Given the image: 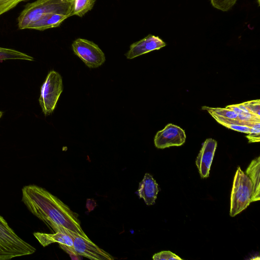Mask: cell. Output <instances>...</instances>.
Segmentation results:
<instances>
[{"label": "cell", "mask_w": 260, "mask_h": 260, "mask_svg": "<svg viewBox=\"0 0 260 260\" xmlns=\"http://www.w3.org/2000/svg\"><path fill=\"white\" fill-rule=\"evenodd\" d=\"M217 145V141L212 138L207 139L202 144L197 157L196 164L199 173L203 178L209 176Z\"/></svg>", "instance_id": "10"}, {"label": "cell", "mask_w": 260, "mask_h": 260, "mask_svg": "<svg viewBox=\"0 0 260 260\" xmlns=\"http://www.w3.org/2000/svg\"><path fill=\"white\" fill-rule=\"evenodd\" d=\"M73 247L80 256L94 260H113L109 253L98 247L91 240L79 236H72Z\"/></svg>", "instance_id": "8"}, {"label": "cell", "mask_w": 260, "mask_h": 260, "mask_svg": "<svg viewBox=\"0 0 260 260\" xmlns=\"http://www.w3.org/2000/svg\"><path fill=\"white\" fill-rule=\"evenodd\" d=\"M212 6L223 12L230 10L237 0H210Z\"/></svg>", "instance_id": "19"}, {"label": "cell", "mask_w": 260, "mask_h": 260, "mask_svg": "<svg viewBox=\"0 0 260 260\" xmlns=\"http://www.w3.org/2000/svg\"><path fill=\"white\" fill-rule=\"evenodd\" d=\"M152 258L154 260H182L180 257L170 251H163L155 253Z\"/></svg>", "instance_id": "23"}, {"label": "cell", "mask_w": 260, "mask_h": 260, "mask_svg": "<svg viewBox=\"0 0 260 260\" xmlns=\"http://www.w3.org/2000/svg\"><path fill=\"white\" fill-rule=\"evenodd\" d=\"M158 191V184L155 180L150 174L146 173L139 184L138 194L140 198L143 199L146 205H153Z\"/></svg>", "instance_id": "11"}, {"label": "cell", "mask_w": 260, "mask_h": 260, "mask_svg": "<svg viewBox=\"0 0 260 260\" xmlns=\"http://www.w3.org/2000/svg\"><path fill=\"white\" fill-rule=\"evenodd\" d=\"M202 109L207 110L210 115H215L229 119H238L237 114L228 108H211L202 107Z\"/></svg>", "instance_id": "18"}, {"label": "cell", "mask_w": 260, "mask_h": 260, "mask_svg": "<svg viewBox=\"0 0 260 260\" xmlns=\"http://www.w3.org/2000/svg\"><path fill=\"white\" fill-rule=\"evenodd\" d=\"M70 17V14L62 12H53L46 15L31 24L28 29L44 30L59 26L61 23Z\"/></svg>", "instance_id": "12"}, {"label": "cell", "mask_w": 260, "mask_h": 260, "mask_svg": "<svg viewBox=\"0 0 260 260\" xmlns=\"http://www.w3.org/2000/svg\"><path fill=\"white\" fill-rule=\"evenodd\" d=\"M242 104L252 114L260 117V101L252 100L242 103Z\"/></svg>", "instance_id": "24"}, {"label": "cell", "mask_w": 260, "mask_h": 260, "mask_svg": "<svg viewBox=\"0 0 260 260\" xmlns=\"http://www.w3.org/2000/svg\"><path fill=\"white\" fill-rule=\"evenodd\" d=\"M252 185L249 178L237 168L231 196L230 216L234 217L246 209L251 203Z\"/></svg>", "instance_id": "4"}, {"label": "cell", "mask_w": 260, "mask_h": 260, "mask_svg": "<svg viewBox=\"0 0 260 260\" xmlns=\"http://www.w3.org/2000/svg\"><path fill=\"white\" fill-rule=\"evenodd\" d=\"M221 125L229 128L239 132L249 134L250 131V127L243 125L237 124L233 122L216 121Z\"/></svg>", "instance_id": "22"}, {"label": "cell", "mask_w": 260, "mask_h": 260, "mask_svg": "<svg viewBox=\"0 0 260 260\" xmlns=\"http://www.w3.org/2000/svg\"><path fill=\"white\" fill-rule=\"evenodd\" d=\"M27 0H0V16Z\"/></svg>", "instance_id": "21"}, {"label": "cell", "mask_w": 260, "mask_h": 260, "mask_svg": "<svg viewBox=\"0 0 260 260\" xmlns=\"http://www.w3.org/2000/svg\"><path fill=\"white\" fill-rule=\"evenodd\" d=\"M260 157L253 159L246 170V175L249 178L252 185L251 202L260 199Z\"/></svg>", "instance_id": "13"}, {"label": "cell", "mask_w": 260, "mask_h": 260, "mask_svg": "<svg viewBox=\"0 0 260 260\" xmlns=\"http://www.w3.org/2000/svg\"><path fill=\"white\" fill-rule=\"evenodd\" d=\"M34 236L39 242L44 247L53 243L73 246V240L69 235L60 232L53 234H47L40 232L34 233Z\"/></svg>", "instance_id": "14"}, {"label": "cell", "mask_w": 260, "mask_h": 260, "mask_svg": "<svg viewBox=\"0 0 260 260\" xmlns=\"http://www.w3.org/2000/svg\"><path fill=\"white\" fill-rule=\"evenodd\" d=\"M249 143L258 142L260 140V122H254L250 127V131L246 136Z\"/></svg>", "instance_id": "20"}, {"label": "cell", "mask_w": 260, "mask_h": 260, "mask_svg": "<svg viewBox=\"0 0 260 260\" xmlns=\"http://www.w3.org/2000/svg\"><path fill=\"white\" fill-rule=\"evenodd\" d=\"M74 53L90 68H96L105 61L104 52L94 43L78 38L72 45Z\"/></svg>", "instance_id": "6"}, {"label": "cell", "mask_w": 260, "mask_h": 260, "mask_svg": "<svg viewBox=\"0 0 260 260\" xmlns=\"http://www.w3.org/2000/svg\"><path fill=\"white\" fill-rule=\"evenodd\" d=\"M36 249L22 239L0 215V260L29 255Z\"/></svg>", "instance_id": "3"}, {"label": "cell", "mask_w": 260, "mask_h": 260, "mask_svg": "<svg viewBox=\"0 0 260 260\" xmlns=\"http://www.w3.org/2000/svg\"><path fill=\"white\" fill-rule=\"evenodd\" d=\"M62 90L61 76L56 71H50L41 86L39 99L42 112L45 116L53 112Z\"/></svg>", "instance_id": "5"}, {"label": "cell", "mask_w": 260, "mask_h": 260, "mask_svg": "<svg viewBox=\"0 0 260 260\" xmlns=\"http://www.w3.org/2000/svg\"><path fill=\"white\" fill-rule=\"evenodd\" d=\"M21 201L29 212L54 233L90 240L81 228L78 215L46 189L36 185L24 186Z\"/></svg>", "instance_id": "1"}, {"label": "cell", "mask_w": 260, "mask_h": 260, "mask_svg": "<svg viewBox=\"0 0 260 260\" xmlns=\"http://www.w3.org/2000/svg\"><path fill=\"white\" fill-rule=\"evenodd\" d=\"M2 115H3V112L0 111V118L2 117Z\"/></svg>", "instance_id": "26"}, {"label": "cell", "mask_w": 260, "mask_h": 260, "mask_svg": "<svg viewBox=\"0 0 260 260\" xmlns=\"http://www.w3.org/2000/svg\"><path fill=\"white\" fill-rule=\"evenodd\" d=\"M71 5L72 0H37L27 4L18 17V28L28 29L40 18L51 13L70 14Z\"/></svg>", "instance_id": "2"}, {"label": "cell", "mask_w": 260, "mask_h": 260, "mask_svg": "<svg viewBox=\"0 0 260 260\" xmlns=\"http://www.w3.org/2000/svg\"><path fill=\"white\" fill-rule=\"evenodd\" d=\"M166 45V43L159 37L148 35L131 44L129 50L125 55L127 59H133L150 51L158 50Z\"/></svg>", "instance_id": "9"}, {"label": "cell", "mask_w": 260, "mask_h": 260, "mask_svg": "<svg viewBox=\"0 0 260 260\" xmlns=\"http://www.w3.org/2000/svg\"><path fill=\"white\" fill-rule=\"evenodd\" d=\"M186 138L184 129L179 126L169 123L162 129L157 132L154 138V143L156 148L164 149L183 145Z\"/></svg>", "instance_id": "7"}, {"label": "cell", "mask_w": 260, "mask_h": 260, "mask_svg": "<svg viewBox=\"0 0 260 260\" xmlns=\"http://www.w3.org/2000/svg\"><path fill=\"white\" fill-rule=\"evenodd\" d=\"M95 0H72L70 17L83 16L93 7Z\"/></svg>", "instance_id": "15"}, {"label": "cell", "mask_w": 260, "mask_h": 260, "mask_svg": "<svg viewBox=\"0 0 260 260\" xmlns=\"http://www.w3.org/2000/svg\"><path fill=\"white\" fill-rule=\"evenodd\" d=\"M60 247L70 254L71 258L72 259H81L79 255L75 251L73 246H69L64 244H59Z\"/></svg>", "instance_id": "25"}, {"label": "cell", "mask_w": 260, "mask_h": 260, "mask_svg": "<svg viewBox=\"0 0 260 260\" xmlns=\"http://www.w3.org/2000/svg\"><path fill=\"white\" fill-rule=\"evenodd\" d=\"M226 108L234 111L240 120L245 122H260V117L250 113L242 103L229 105L226 106Z\"/></svg>", "instance_id": "16"}, {"label": "cell", "mask_w": 260, "mask_h": 260, "mask_svg": "<svg viewBox=\"0 0 260 260\" xmlns=\"http://www.w3.org/2000/svg\"><path fill=\"white\" fill-rule=\"evenodd\" d=\"M7 59H22L33 61L34 58L16 50L0 47V61Z\"/></svg>", "instance_id": "17"}]
</instances>
